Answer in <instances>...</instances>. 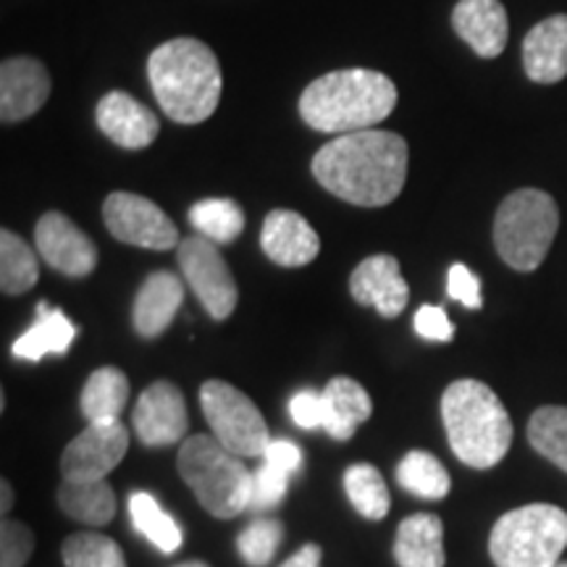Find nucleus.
I'll return each instance as SVG.
<instances>
[{"instance_id":"nucleus-39","label":"nucleus","mask_w":567,"mask_h":567,"mask_svg":"<svg viewBox=\"0 0 567 567\" xmlns=\"http://www.w3.org/2000/svg\"><path fill=\"white\" fill-rule=\"evenodd\" d=\"M266 463H274L284 467L287 473H295L302 467V450L297 446L295 442H289V439H271V444H268L266 455H264Z\"/></svg>"},{"instance_id":"nucleus-24","label":"nucleus","mask_w":567,"mask_h":567,"mask_svg":"<svg viewBox=\"0 0 567 567\" xmlns=\"http://www.w3.org/2000/svg\"><path fill=\"white\" fill-rule=\"evenodd\" d=\"M126 400H130V379H126V373L113 365H105L97 368L87 379V384L82 389L80 408L90 423L118 421V415L126 408Z\"/></svg>"},{"instance_id":"nucleus-20","label":"nucleus","mask_w":567,"mask_h":567,"mask_svg":"<svg viewBox=\"0 0 567 567\" xmlns=\"http://www.w3.org/2000/svg\"><path fill=\"white\" fill-rule=\"evenodd\" d=\"M184 302V284L172 271H155L134 297L132 323L140 337L155 339L172 326Z\"/></svg>"},{"instance_id":"nucleus-25","label":"nucleus","mask_w":567,"mask_h":567,"mask_svg":"<svg viewBox=\"0 0 567 567\" xmlns=\"http://www.w3.org/2000/svg\"><path fill=\"white\" fill-rule=\"evenodd\" d=\"M59 505L74 520L105 526L116 515V494L105 481H63Z\"/></svg>"},{"instance_id":"nucleus-6","label":"nucleus","mask_w":567,"mask_h":567,"mask_svg":"<svg viewBox=\"0 0 567 567\" xmlns=\"http://www.w3.org/2000/svg\"><path fill=\"white\" fill-rule=\"evenodd\" d=\"M559 229L555 197L542 189H517L507 195L494 218V245L499 258L515 271H536L547 258Z\"/></svg>"},{"instance_id":"nucleus-28","label":"nucleus","mask_w":567,"mask_h":567,"mask_svg":"<svg viewBox=\"0 0 567 567\" xmlns=\"http://www.w3.org/2000/svg\"><path fill=\"white\" fill-rule=\"evenodd\" d=\"M40 264L32 247L9 229L0 231V289L6 295H24L38 284Z\"/></svg>"},{"instance_id":"nucleus-29","label":"nucleus","mask_w":567,"mask_h":567,"mask_svg":"<svg viewBox=\"0 0 567 567\" xmlns=\"http://www.w3.org/2000/svg\"><path fill=\"white\" fill-rule=\"evenodd\" d=\"M344 492L350 496L352 507L368 520H384L389 515V496L386 481L381 476L379 467L368 463H354L344 471Z\"/></svg>"},{"instance_id":"nucleus-19","label":"nucleus","mask_w":567,"mask_h":567,"mask_svg":"<svg viewBox=\"0 0 567 567\" xmlns=\"http://www.w3.org/2000/svg\"><path fill=\"white\" fill-rule=\"evenodd\" d=\"M523 69L528 80L555 84L567 76V17L557 13L538 21L523 40Z\"/></svg>"},{"instance_id":"nucleus-9","label":"nucleus","mask_w":567,"mask_h":567,"mask_svg":"<svg viewBox=\"0 0 567 567\" xmlns=\"http://www.w3.org/2000/svg\"><path fill=\"white\" fill-rule=\"evenodd\" d=\"M179 268L197 300L213 321H226L237 308V281L226 266L218 245L210 239L187 237L179 243Z\"/></svg>"},{"instance_id":"nucleus-17","label":"nucleus","mask_w":567,"mask_h":567,"mask_svg":"<svg viewBox=\"0 0 567 567\" xmlns=\"http://www.w3.org/2000/svg\"><path fill=\"white\" fill-rule=\"evenodd\" d=\"M260 247L276 266L300 268L318 258L321 239L300 213L276 208L268 213L264 229H260Z\"/></svg>"},{"instance_id":"nucleus-38","label":"nucleus","mask_w":567,"mask_h":567,"mask_svg":"<svg viewBox=\"0 0 567 567\" xmlns=\"http://www.w3.org/2000/svg\"><path fill=\"white\" fill-rule=\"evenodd\" d=\"M415 331L417 337L429 339V342H450L455 337V326H452L450 316L439 305H423L415 313Z\"/></svg>"},{"instance_id":"nucleus-11","label":"nucleus","mask_w":567,"mask_h":567,"mask_svg":"<svg viewBox=\"0 0 567 567\" xmlns=\"http://www.w3.org/2000/svg\"><path fill=\"white\" fill-rule=\"evenodd\" d=\"M130 450V431L122 421L90 423L61 455L63 481H105Z\"/></svg>"},{"instance_id":"nucleus-32","label":"nucleus","mask_w":567,"mask_h":567,"mask_svg":"<svg viewBox=\"0 0 567 567\" xmlns=\"http://www.w3.org/2000/svg\"><path fill=\"white\" fill-rule=\"evenodd\" d=\"M61 557L66 567H126V557L116 542L103 534H74L63 542Z\"/></svg>"},{"instance_id":"nucleus-27","label":"nucleus","mask_w":567,"mask_h":567,"mask_svg":"<svg viewBox=\"0 0 567 567\" xmlns=\"http://www.w3.org/2000/svg\"><path fill=\"white\" fill-rule=\"evenodd\" d=\"M189 224L213 245H229L245 231V213L229 197H208L189 208Z\"/></svg>"},{"instance_id":"nucleus-35","label":"nucleus","mask_w":567,"mask_h":567,"mask_svg":"<svg viewBox=\"0 0 567 567\" xmlns=\"http://www.w3.org/2000/svg\"><path fill=\"white\" fill-rule=\"evenodd\" d=\"M34 536L21 520L3 517L0 526V567H24L32 557Z\"/></svg>"},{"instance_id":"nucleus-42","label":"nucleus","mask_w":567,"mask_h":567,"mask_svg":"<svg viewBox=\"0 0 567 567\" xmlns=\"http://www.w3.org/2000/svg\"><path fill=\"white\" fill-rule=\"evenodd\" d=\"M174 567H210L208 563H195V559H193V563H182V565H174Z\"/></svg>"},{"instance_id":"nucleus-30","label":"nucleus","mask_w":567,"mask_h":567,"mask_svg":"<svg viewBox=\"0 0 567 567\" xmlns=\"http://www.w3.org/2000/svg\"><path fill=\"white\" fill-rule=\"evenodd\" d=\"M396 481L405 492L421 496V499H444L450 494V473L431 452H408L396 465Z\"/></svg>"},{"instance_id":"nucleus-21","label":"nucleus","mask_w":567,"mask_h":567,"mask_svg":"<svg viewBox=\"0 0 567 567\" xmlns=\"http://www.w3.org/2000/svg\"><path fill=\"white\" fill-rule=\"evenodd\" d=\"M394 559L400 567H444V526L431 513L410 515L394 538Z\"/></svg>"},{"instance_id":"nucleus-14","label":"nucleus","mask_w":567,"mask_h":567,"mask_svg":"<svg viewBox=\"0 0 567 567\" xmlns=\"http://www.w3.org/2000/svg\"><path fill=\"white\" fill-rule=\"evenodd\" d=\"M51 76L38 59H9L0 66V118L3 124L24 122L45 105Z\"/></svg>"},{"instance_id":"nucleus-26","label":"nucleus","mask_w":567,"mask_h":567,"mask_svg":"<svg viewBox=\"0 0 567 567\" xmlns=\"http://www.w3.org/2000/svg\"><path fill=\"white\" fill-rule=\"evenodd\" d=\"M130 515L134 528H137L155 549L163 551V555H174V551L182 547V526L158 505V499H155L153 494L134 492L130 496Z\"/></svg>"},{"instance_id":"nucleus-15","label":"nucleus","mask_w":567,"mask_h":567,"mask_svg":"<svg viewBox=\"0 0 567 567\" xmlns=\"http://www.w3.org/2000/svg\"><path fill=\"white\" fill-rule=\"evenodd\" d=\"M95 122L105 137L116 142L118 147H126V151H142V147L153 145L161 132L158 116L147 105H142L137 97L122 90L109 92L97 103Z\"/></svg>"},{"instance_id":"nucleus-37","label":"nucleus","mask_w":567,"mask_h":567,"mask_svg":"<svg viewBox=\"0 0 567 567\" xmlns=\"http://www.w3.org/2000/svg\"><path fill=\"white\" fill-rule=\"evenodd\" d=\"M446 292H450L452 300H457L465 308L478 310L484 300H481V281L478 276L471 271V268L463 264H455L450 268V276H446Z\"/></svg>"},{"instance_id":"nucleus-1","label":"nucleus","mask_w":567,"mask_h":567,"mask_svg":"<svg viewBox=\"0 0 567 567\" xmlns=\"http://www.w3.org/2000/svg\"><path fill=\"white\" fill-rule=\"evenodd\" d=\"M313 176L326 193L360 208L396 200L408 179V142L394 132L339 134L313 158Z\"/></svg>"},{"instance_id":"nucleus-7","label":"nucleus","mask_w":567,"mask_h":567,"mask_svg":"<svg viewBox=\"0 0 567 567\" xmlns=\"http://www.w3.org/2000/svg\"><path fill=\"white\" fill-rule=\"evenodd\" d=\"M567 547V515L555 505L509 509L488 536L496 567H555Z\"/></svg>"},{"instance_id":"nucleus-18","label":"nucleus","mask_w":567,"mask_h":567,"mask_svg":"<svg viewBox=\"0 0 567 567\" xmlns=\"http://www.w3.org/2000/svg\"><path fill=\"white\" fill-rule=\"evenodd\" d=\"M452 27L481 59H496L507 48L509 21L499 0H460Z\"/></svg>"},{"instance_id":"nucleus-31","label":"nucleus","mask_w":567,"mask_h":567,"mask_svg":"<svg viewBox=\"0 0 567 567\" xmlns=\"http://www.w3.org/2000/svg\"><path fill=\"white\" fill-rule=\"evenodd\" d=\"M528 442L538 455L567 473V408H538L528 421Z\"/></svg>"},{"instance_id":"nucleus-16","label":"nucleus","mask_w":567,"mask_h":567,"mask_svg":"<svg viewBox=\"0 0 567 567\" xmlns=\"http://www.w3.org/2000/svg\"><path fill=\"white\" fill-rule=\"evenodd\" d=\"M350 292L360 305H371L384 318H396L408 308L410 287L392 255H371L350 276Z\"/></svg>"},{"instance_id":"nucleus-43","label":"nucleus","mask_w":567,"mask_h":567,"mask_svg":"<svg viewBox=\"0 0 567 567\" xmlns=\"http://www.w3.org/2000/svg\"><path fill=\"white\" fill-rule=\"evenodd\" d=\"M555 567H567V563H557Z\"/></svg>"},{"instance_id":"nucleus-8","label":"nucleus","mask_w":567,"mask_h":567,"mask_svg":"<svg viewBox=\"0 0 567 567\" xmlns=\"http://www.w3.org/2000/svg\"><path fill=\"white\" fill-rule=\"evenodd\" d=\"M200 408L213 436L239 457H264L271 436L255 402L237 386L210 379L200 386Z\"/></svg>"},{"instance_id":"nucleus-10","label":"nucleus","mask_w":567,"mask_h":567,"mask_svg":"<svg viewBox=\"0 0 567 567\" xmlns=\"http://www.w3.org/2000/svg\"><path fill=\"white\" fill-rule=\"evenodd\" d=\"M103 221L118 243L145 250H172L182 243L179 231L163 208L134 193L109 195L103 203Z\"/></svg>"},{"instance_id":"nucleus-23","label":"nucleus","mask_w":567,"mask_h":567,"mask_svg":"<svg viewBox=\"0 0 567 567\" xmlns=\"http://www.w3.org/2000/svg\"><path fill=\"white\" fill-rule=\"evenodd\" d=\"M74 337H76V326L69 321L66 313H63L61 308H51L48 302H40L38 318H34L30 329L13 342L11 352L17 360L38 363V360L45 358V354L69 352Z\"/></svg>"},{"instance_id":"nucleus-34","label":"nucleus","mask_w":567,"mask_h":567,"mask_svg":"<svg viewBox=\"0 0 567 567\" xmlns=\"http://www.w3.org/2000/svg\"><path fill=\"white\" fill-rule=\"evenodd\" d=\"M289 478H292V473H287L284 467L266 463L264 460L258 471L252 473L250 507L252 509H271L279 505V502L289 492Z\"/></svg>"},{"instance_id":"nucleus-5","label":"nucleus","mask_w":567,"mask_h":567,"mask_svg":"<svg viewBox=\"0 0 567 567\" xmlns=\"http://www.w3.org/2000/svg\"><path fill=\"white\" fill-rule=\"evenodd\" d=\"M184 484L193 488L197 502L213 517L243 515L252 499V473L247 471L243 457L234 455L216 436L197 434L182 442L176 457Z\"/></svg>"},{"instance_id":"nucleus-40","label":"nucleus","mask_w":567,"mask_h":567,"mask_svg":"<svg viewBox=\"0 0 567 567\" xmlns=\"http://www.w3.org/2000/svg\"><path fill=\"white\" fill-rule=\"evenodd\" d=\"M321 559L323 551L318 544H305V547L300 551H295L281 567H321Z\"/></svg>"},{"instance_id":"nucleus-22","label":"nucleus","mask_w":567,"mask_h":567,"mask_svg":"<svg viewBox=\"0 0 567 567\" xmlns=\"http://www.w3.org/2000/svg\"><path fill=\"white\" fill-rule=\"evenodd\" d=\"M323 405H326V434L347 442L352 439L354 431L363 425L373 413L371 394L354 379L347 375H337L323 389Z\"/></svg>"},{"instance_id":"nucleus-4","label":"nucleus","mask_w":567,"mask_h":567,"mask_svg":"<svg viewBox=\"0 0 567 567\" xmlns=\"http://www.w3.org/2000/svg\"><path fill=\"white\" fill-rule=\"evenodd\" d=\"M442 421L452 452L460 463L494 467L513 444V421L492 386L476 379H460L442 396Z\"/></svg>"},{"instance_id":"nucleus-36","label":"nucleus","mask_w":567,"mask_h":567,"mask_svg":"<svg viewBox=\"0 0 567 567\" xmlns=\"http://www.w3.org/2000/svg\"><path fill=\"white\" fill-rule=\"evenodd\" d=\"M289 415H292V421L305 431L323 429L326 423L323 394L313 392V389H302V392H297L292 400H289Z\"/></svg>"},{"instance_id":"nucleus-12","label":"nucleus","mask_w":567,"mask_h":567,"mask_svg":"<svg viewBox=\"0 0 567 567\" xmlns=\"http://www.w3.org/2000/svg\"><path fill=\"white\" fill-rule=\"evenodd\" d=\"M34 243H38L42 260L55 271L74 276V279H82V276L95 271V243L59 210L45 213L40 218L38 229H34Z\"/></svg>"},{"instance_id":"nucleus-2","label":"nucleus","mask_w":567,"mask_h":567,"mask_svg":"<svg viewBox=\"0 0 567 567\" xmlns=\"http://www.w3.org/2000/svg\"><path fill=\"white\" fill-rule=\"evenodd\" d=\"M147 76L155 101L176 124L205 122L221 101V63L195 38H174L155 48L147 61Z\"/></svg>"},{"instance_id":"nucleus-33","label":"nucleus","mask_w":567,"mask_h":567,"mask_svg":"<svg viewBox=\"0 0 567 567\" xmlns=\"http://www.w3.org/2000/svg\"><path fill=\"white\" fill-rule=\"evenodd\" d=\"M284 528L274 517H258L237 538L239 557L250 567H266L279 551Z\"/></svg>"},{"instance_id":"nucleus-41","label":"nucleus","mask_w":567,"mask_h":567,"mask_svg":"<svg viewBox=\"0 0 567 567\" xmlns=\"http://www.w3.org/2000/svg\"><path fill=\"white\" fill-rule=\"evenodd\" d=\"M0 492H3V505H0V509H3V513H9V507L13 502V492H11L9 481H0Z\"/></svg>"},{"instance_id":"nucleus-13","label":"nucleus","mask_w":567,"mask_h":567,"mask_svg":"<svg viewBox=\"0 0 567 567\" xmlns=\"http://www.w3.org/2000/svg\"><path fill=\"white\" fill-rule=\"evenodd\" d=\"M132 425L140 442L147 446H168L187 436L189 417L184 394L172 381H155L140 394Z\"/></svg>"},{"instance_id":"nucleus-3","label":"nucleus","mask_w":567,"mask_h":567,"mask_svg":"<svg viewBox=\"0 0 567 567\" xmlns=\"http://www.w3.org/2000/svg\"><path fill=\"white\" fill-rule=\"evenodd\" d=\"M396 105V87L373 69H342L318 76L300 97V116L310 130L350 134L373 130Z\"/></svg>"}]
</instances>
